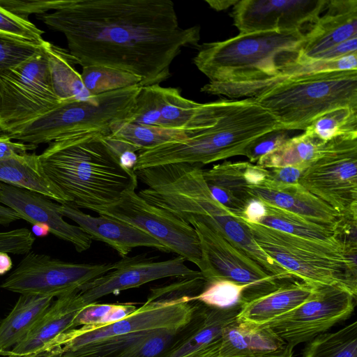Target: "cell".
Masks as SVG:
<instances>
[{
	"label": "cell",
	"instance_id": "cell-20",
	"mask_svg": "<svg viewBox=\"0 0 357 357\" xmlns=\"http://www.w3.org/2000/svg\"><path fill=\"white\" fill-rule=\"evenodd\" d=\"M82 307L78 301L77 289L59 296L26 336L2 356L36 357L58 336L70 330L74 318Z\"/></svg>",
	"mask_w": 357,
	"mask_h": 357
},
{
	"label": "cell",
	"instance_id": "cell-37",
	"mask_svg": "<svg viewBox=\"0 0 357 357\" xmlns=\"http://www.w3.org/2000/svg\"><path fill=\"white\" fill-rule=\"evenodd\" d=\"M47 43L0 35V73L36 55Z\"/></svg>",
	"mask_w": 357,
	"mask_h": 357
},
{
	"label": "cell",
	"instance_id": "cell-13",
	"mask_svg": "<svg viewBox=\"0 0 357 357\" xmlns=\"http://www.w3.org/2000/svg\"><path fill=\"white\" fill-rule=\"evenodd\" d=\"M191 225L199 237L208 266L206 282L227 280L247 286L241 303L270 293L283 283L213 228L198 221Z\"/></svg>",
	"mask_w": 357,
	"mask_h": 357
},
{
	"label": "cell",
	"instance_id": "cell-34",
	"mask_svg": "<svg viewBox=\"0 0 357 357\" xmlns=\"http://www.w3.org/2000/svg\"><path fill=\"white\" fill-rule=\"evenodd\" d=\"M249 162L225 161L203 170L208 185L223 188L238 199L248 204L252 199L248 193L249 185L245 181V172Z\"/></svg>",
	"mask_w": 357,
	"mask_h": 357
},
{
	"label": "cell",
	"instance_id": "cell-3",
	"mask_svg": "<svg viewBox=\"0 0 357 357\" xmlns=\"http://www.w3.org/2000/svg\"><path fill=\"white\" fill-rule=\"evenodd\" d=\"M91 132L50 143L38 155L40 166L65 204L91 210L117 202L124 191L137 186L134 172L124 170L103 140Z\"/></svg>",
	"mask_w": 357,
	"mask_h": 357
},
{
	"label": "cell",
	"instance_id": "cell-7",
	"mask_svg": "<svg viewBox=\"0 0 357 357\" xmlns=\"http://www.w3.org/2000/svg\"><path fill=\"white\" fill-rule=\"evenodd\" d=\"M142 87L136 85L87 100L61 102L43 115L3 135L10 139L37 146L85 132L110 134L114 123L128 117Z\"/></svg>",
	"mask_w": 357,
	"mask_h": 357
},
{
	"label": "cell",
	"instance_id": "cell-2",
	"mask_svg": "<svg viewBox=\"0 0 357 357\" xmlns=\"http://www.w3.org/2000/svg\"><path fill=\"white\" fill-rule=\"evenodd\" d=\"M305 40L303 31H264L203 43L192 60L209 79L201 91L230 99L255 98L282 82Z\"/></svg>",
	"mask_w": 357,
	"mask_h": 357
},
{
	"label": "cell",
	"instance_id": "cell-51",
	"mask_svg": "<svg viewBox=\"0 0 357 357\" xmlns=\"http://www.w3.org/2000/svg\"><path fill=\"white\" fill-rule=\"evenodd\" d=\"M32 231L36 236L39 237L46 236L49 233H50L48 227L42 224L33 225Z\"/></svg>",
	"mask_w": 357,
	"mask_h": 357
},
{
	"label": "cell",
	"instance_id": "cell-21",
	"mask_svg": "<svg viewBox=\"0 0 357 357\" xmlns=\"http://www.w3.org/2000/svg\"><path fill=\"white\" fill-rule=\"evenodd\" d=\"M252 199L288 211L322 226L336 229L340 214L299 182L271 188L249 186Z\"/></svg>",
	"mask_w": 357,
	"mask_h": 357
},
{
	"label": "cell",
	"instance_id": "cell-12",
	"mask_svg": "<svg viewBox=\"0 0 357 357\" xmlns=\"http://www.w3.org/2000/svg\"><path fill=\"white\" fill-rule=\"evenodd\" d=\"M356 298L333 286H317L306 301L290 312L262 324L269 326L294 348L326 333L347 319L355 309Z\"/></svg>",
	"mask_w": 357,
	"mask_h": 357
},
{
	"label": "cell",
	"instance_id": "cell-45",
	"mask_svg": "<svg viewBox=\"0 0 357 357\" xmlns=\"http://www.w3.org/2000/svg\"><path fill=\"white\" fill-rule=\"evenodd\" d=\"M265 213L264 203L259 199H252L247 204L241 215L237 217L250 222L259 224Z\"/></svg>",
	"mask_w": 357,
	"mask_h": 357
},
{
	"label": "cell",
	"instance_id": "cell-49",
	"mask_svg": "<svg viewBox=\"0 0 357 357\" xmlns=\"http://www.w3.org/2000/svg\"><path fill=\"white\" fill-rule=\"evenodd\" d=\"M238 0H206L205 2L208 4V6L217 10H225L229 8L231 6H234Z\"/></svg>",
	"mask_w": 357,
	"mask_h": 357
},
{
	"label": "cell",
	"instance_id": "cell-23",
	"mask_svg": "<svg viewBox=\"0 0 357 357\" xmlns=\"http://www.w3.org/2000/svg\"><path fill=\"white\" fill-rule=\"evenodd\" d=\"M317 287L297 280L283 282L270 293L241 303L236 321L255 324L266 323L306 301Z\"/></svg>",
	"mask_w": 357,
	"mask_h": 357
},
{
	"label": "cell",
	"instance_id": "cell-54",
	"mask_svg": "<svg viewBox=\"0 0 357 357\" xmlns=\"http://www.w3.org/2000/svg\"><path fill=\"white\" fill-rule=\"evenodd\" d=\"M287 357H293V355H290V356H287Z\"/></svg>",
	"mask_w": 357,
	"mask_h": 357
},
{
	"label": "cell",
	"instance_id": "cell-31",
	"mask_svg": "<svg viewBox=\"0 0 357 357\" xmlns=\"http://www.w3.org/2000/svg\"><path fill=\"white\" fill-rule=\"evenodd\" d=\"M192 134L166 128L121 121L112 126L109 135L126 141L142 150L169 142L185 140Z\"/></svg>",
	"mask_w": 357,
	"mask_h": 357
},
{
	"label": "cell",
	"instance_id": "cell-22",
	"mask_svg": "<svg viewBox=\"0 0 357 357\" xmlns=\"http://www.w3.org/2000/svg\"><path fill=\"white\" fill-rule=\"evenodd\" d=\"M286 342L265 324L235 321L221 337V357H263L282 354Z\"/></svg>",
	"mask_w": 357,
	"mask_h": 357
},
{
	"label": "cell",
	"instance_id": "cell-17",
	"mask_svg": "<svg viewBox=\"0 0 357 357\" xmlns=\"http://www.w3.org/2000/svg\"><path fill=\"white\" fill-rule=\"evenodd\" d=\"M155 108V126L194 133L211 126L219 114L222 98L199 103L184 98L178 89L149 86Z\"/></svg>",
	"mask_w": 357,
	"mask_h": 357
},
{
	"label": "cell",
	"instance_id": "cell-8",
	"mask_svg": "<svg viewBox=\"0 0 357 357\" xmlns=\"http://www.w3.org/2000/svg\"><path fill=\"white\" fill-rule=\"evenodd\" d=\"M47 42L29 59L0 73V132L8 133L47 112L61 101L50 77Z\"/></svg>",
	"mask_w": 357,
	"mask_h": 357
},
{
	"label": "cell",
	"instance_id": "cell-24",
	"mask_svg": "<svg viewBox=\"0 0 357 357\" xmlns=\"http://www.w3.org/2000/svg\"><path fill=\"white\" fill-rule=\"evenodd\" d=\"M0 182L41 194L60 204L63 196L44 173L36 153L17 154L0 161Z\"/></svg>",
	"mask_w": 357,
	"mask_h": 357
},
{
	"label": "cell",
	"instance_id": "cell-53",
	"mask_svg": "<svg viewBox=\"0 0 357 357\" xmlns=\"http://www.w3.org/2000/svg\"><path fill=\"white\" fill-rule=\"evenodd\" d=\"M36 357H50V356H47V355H45V354H39V355H38V356H36Z\"/></svg>",
	"mask_w": 357,
	"mask_h": 357
},
{
	"label": "cell",
	"instance_id": "cell-15",
	"mask_svg": "<svg viewBox=\"0 0 357 357\" xmlns=\"http://www.w3.org/2000/svg\"><path fill=\"white\" fill-rule=\"evenodd\" d=\"M328 0H238L230 13L239 33L303 31L314 23Z\"/></svg>",
	"mask_w": 357,
	"mask_h": 357
},
{
	"label": "cell",
	"instance_id": "cell-38",
	"mask_svg": "<svg viewBox=\"0 0 357 357\" xmlns=\"http://www.w3.org/2000/svg\"><path fill=\"white\" fill-rule=\"evenodd\" d=\"M43 33L29 20L21 18L0 6V35L31 42H43Z\"/></svg>",
	"mask_w": 357,
	"mask_h": 357
},
{
	"label": "cell",
	"instance_id": "cell-42",
	"mask_svg": "<svg viewBox=\"0 0 357 357\" xmlns=\"http://www.w3.org/2000/svg\"><path fill=\"white\" fill-rule=\"evenodd\" d=\"M267 178L260 185L271 188L278 185L298 183L305 169L296 166H286L268 169Z\"/></svg>",
	"mask_w": 357,
	"mask_h": 357
},
{
	"label": "cell",
	"instance_id": "cell-36",
	"mask_svg": "<svg viewBox=\"0 0 357 357\" xmlns=\"http://www.w3.org/2000/svg\"><path fill=\"white\" fill-rule=\"evenodd\" d=\"M247 286L227 280L206 282L204 289L193 300L218 309H227L241 304Z\"/></svg>",
	"mask_w": 357,
	"mask_h": 357
},
{
	"label": "cell",
	"instance_id": "cell-4",
	"mask_svg": "<svg viewBox=\"0 0 357 357\" xmlns=\"http://www.w3.org/2000/svg\"><path fill=\"white\" fill-rule=\"evenodd\" d=\"M284 130L254 98H222L215 123L182 141L169 142L138 151L134 169L172 163L203 166L237 155H245L259 138Z\"/></svg>",
	"mask_w": 357,
	"mask_h": 357
},
{
	"label": "cell",
	"instance_id": "cell-30",
	"mask_svg": "<svg viewBox=\"0 0 357 357\" xmlns=\"http://www.w3.org/2000/svg\"><path fill=\"white\" fill-rule=\"evenodd\" d=\"M303 357H357V321L307 342Z\"/></svg>",
	"mask_w": 357,
	"mask_h": 357
},
{
	"label": "cell",
	"instance_id": "cell-6",
	"mask_svg": "<svg viewBox=\"0 0 357 357\" xmlns=\"http://www.w3.org/2000/svg\"><path fill=\"white\" fill-rule=\"evenodd\" d=\"M241 220L258 246L296 279L315 286L337 287L356 298L357 265L347 259L339 241L299 237Z\"/></svg>",
	"mask_w": 357,
	"mask_h": 357
},
{
	"label": "cell",
	"instance_id": "cell-48",
	"mask_svg": "<svg viewBox=\"0 0 357 357\" xmlns=\"http://www.w3.org/2000/svg\"><path fill=\"white\" fill-rule=\"evenodd\" d=\"M21 219L20 215L14 210L0 204V225H7Z\"/></svg>",
	"mask_w": 357,
	"mask_h": 357
},
{
	"label": "cell",
	"instance_id": "cell-39",
	"mask_svg": "<svg viewBox=\"0 0 357 357\" xmlns=\"http://www.w3.org/2000/svg\"><path fill=\"white\" fill-rule=\"evenodd\" d=\"M70 0H0V6L23 19L29 20L31 14L43 15L50 10H57Z\"/></svg>",
	"mask_w": 357,
	"mask_h": 357
},
{
	"label": "cell",
	"instance_id": "cell-11",
	"mask_svg": "<svg viewBox=\"0 0 357 357\" xmlns=\"http://www.w3.org/2000/svg\"><path fill=\"white\" fill-rule=\"evenodd\" d=\"M112 269L113 263H73L29 252L0 287L20 294L59 297Z\"/></svg>",
	"mask_w": 357,
	"mask_h": 357
},
{
	"label": "cell",
	"instance_id": "cell-10",
	"mask_svg": "<svg viewBox=\"0 0 357 357\" xmlns=\"http://www.w3.org/2000/svg\"><path fill=\"white\" fill-rule=\"evenodd\" d=\"M298 182L341 216L357 217V138L333 139Z\"/></svg>",
	"mask_w": 357,
	"mask_h": 357
},
{
	"label": "cell",
	"instance_id": "cell-47",
	"mask_svg": "<svg viewBox=\"0 0 357 357\" xmlns=\"http://www.w3.org/2000/svg\"><path fill=\"white\" fill-rule=\"evenodd\" d=\"M220 340L206 348L183 357H221L219 354Z\"/></svg>",
	"mask_w": 357,
	"mask_h": 357
},
{
	"label": "cell",
	"instance_id": "cell-25",
	"mask_svg": "<svg viewBox=\"0 0 357 357\" xmlns=\"http://www.w3.org/2000/svg\"><path fill=\"white\" fill-rule=\"evenodd\" d=\"M50 296L21 294L0 323V355L14 347L53 303Z\"/></svg>",
	"mask_w": 357,
	"mask_h": 357
},
{
	"label": "cell",
	"instance_id": "cell-46",
	"mask_svg": "<svg viewBox=\"0 0 357 357\" xmlns=\"http://www.w3.org/2000/svg\"><path fill=\"white\" fill-rule=\"evenodd\" d=\"M138 152L134 151H126L119 158L120 166L126 171L134 172V169L137 162Z\"/></svg>",
	"mask_w": 357,
	"mask_h": 357
},
{
	"label": "cell",
	"instance_id": "cell-50",
	"mask_svg": "<svg viewBox=\"0 0 357 357\" xmlns=\"http://www.w3.org/2000/svg\"><path fill=\"white\" fill-rule=\"evenodd\" d=\"M13 268V261L8 253L0 252V275L8 273Z\"/></svg>",
	"mask_w": 357,
	"mask_h": 357
},
{
	"label": "cell",
	"instance_id": "cell-14",
	"mask_svg": "<svg viewBox=\"0 0 357 357\" xmlns=\"http://www.w3.org/2000/svg\"><path fill=\"white\" fill-rule=\"evenodd\" d=\"M180 256L162 261H155L139 255L126 257L113 263V269L84 284L77 289L80 305L96 302L103 296L140 287L146 283L166 278H191L202 275L190 268Z\"/></svg>",
	"mask_w": 357,
	"mask_h": 357
},
{
	"label": "cell",
	"instance_id": "cell-32",
	"mask_svg": "<svg viewBox=\"0 0 357 357\" xmlns=\"http://www.w3.org/2000/svg\"><path fill=\"white\" fill-rule=\"evenodd\" d=\"M303 132L324 142L337 137L357 138V109L342 108L326 114Z\"/></svg>",
	"mask_w": 357,
	"mask_h": 357
},
{
	"label": "cell",
	"instance_id": "cell-1",
	"mask_svg": "<svg viewBox=\"0 0 357 357\" xmlns=\"http://www.w3.org/2000/svg\"><path fill=\"white\" fill-rule=\"evenodd\" d=\"M38 17L64 35L75 63L129 73L142 86L167 79L182 48L200 39L199 26H179L171 0H70Z\"/></svg>",
	"mask_w": 357,
	"mask_h": 357
},
{
	"label": "cell",
	"instance_id": "cell-44",
	"mask_svg": "<svg viewBox=\"0 0 357 357\" xmlns=\"http://www.w3.org/2000/svg\"><path fill=\"white\" fill-rule=\"evenodd\" d=\"M37 146L22 142H13L5 135H0V161L6 160L17 154H24L35 149Z\"/></svg>",
	"mask_w": 357,
	"mask_h": 357
},
{
	"label": "cell",
	"instance_id": "cell-27",
	"mask_svg": "<svg viewBox=\"0 0 357 357\" xmlns=\"http://www.w3.org/2000/svg\"><path fill=\"white\" fill-rule=\"evenodd\" d=\"M332 140L324 142L303 132L262 156L257 165L266 169L296 166L305 169L326 153Z\"/></svg>",
	"mask_w": 357,
	"mask_h": 357
},
{
	"label": "cell",
	"instance_id": "cell-33",
	"mask_svg": "<svg viewBox=\"0 0 357 357\" xmlns=\"http://www.w3.org/2000/svg\"><path fill=\"white\" fill-rule=\"evenodd\" d=\"M80 76L84 86L93 96L141 85L139 77L109 67H83Z\"/></svg>",
	"mask_w": 357,
	"mask_h": 357
},
{
	"label": "cell",
	"instance_id": "cell-18",
	"mask_svg": "<svg viewBox=\"0 0 357 357\" xmlns=\"http://www.w3.org/2000/svg\"><path fill=\"white\" fill-rule=\"evenodd\" d=\"M357 37V0H328L324 11L305 33L298 60L317 54Z\"/></svg>",
	"mask_w": 357,
	"mask_h": 357
},
{
	"label": "cell",
	"instance_id": "cell-35",
	"mask_svg": "<svg viewBox=\"0 0 357 357\" xmlns=\"http://www.w3.org/2000/svg\"><path fill=\"white\" fill-rule=\"evenodd\" d=\"M137 310L132 303H90L82 307L76 314L70 330L81 326L97 328L119 321L131 314Z\"/></svg>",
	"mask_w": 357,
	"mask_h": 357
},
{
	"label": "cell",
	"instance_id": "cell-40",
	"mask_svg": "<svg viewBox=\"0 0 357 357\" xmlns=\"http://www.w3.org/2000/svg\"><path fill=\"white\" fill-rule=\"evenodd\" d=\"M35 237L27 228L0 231V252L26 255L31 252Z\"/></svg>",
	"mask_w": 357,
	"mask_h": 357
},
{
	"label": "cell",
	"instance_id": "cell-43",
	"mask_svg": "<svg viewBox=\"0 0 357 357\" xmlns=\"http://www.w3.org/2000/svg\"><path fill=\"white\" fill-rule=\"evenodd\" d=\"M356 52H357V37L349 39L321 52L311 60H333Z\"/></svg>",
	"mask_w": 357,
	"mask_h": 357
},
{
	"label": "cell",
	"instance_id": "cell-16",
	"mask_svg": "<svg viewBox=\"0 0 357 357\" xmlns=\"http://www.w3.org/2000/svg\"><path fill=\"white\" fill-rule=\"evenodd\" d=\"M0 204L32 225H46L50 233L71 243L79 252L89 250L92 244L93 240L79 226L64 220L60 204L41 194L0 182Z\"/></svg>",
	"mask_w": 357,
	"mask_h": 357
},
{
	"label": "cell",
	"instance_id": "cell-28",
	"mask_svg": "<svg viewBox=\"0 0 357 357\" xmlns=\"http://www.w3.org/2000/svg\"><path fill=\"white\" fill-rule=\"evenodd\" d=\"M49 68L53 91L61 102L87 100L94 96L85 88L73 67L69 52L49 43Z\"/></svg>",
	"mask_w": 357,
	"mask_h": 357
},
{
	"label": "cell",
	"instance_id": "cell-19",
	"mask_svg": "<svg viewBox=\"0 0 357 357\" xmlns=\"http://www.w3.org/2000/svg\"><path fill=\"white\" fill-rule=\"evenodd\" d=\"M59 212L63 217L75 222L92 240L109 245L122 258L128 257L132 250L137 247L169 252L155 238L117 219L101 215L92 216L67 204H61Z\"/></svg>",
	"mask_w": 357,
	"mask_h": 357
},
{
	"label": "cell",
	"instance_id": "cell-5",
	"mask_svg": "<svg viewBox=\"0 0 357 357\" xmlns=\"http://www.w3.org/2000/svg\"><path fill=\"white\" fill-rule=\"evenodd\" d=\"M255 100L286 130H305L323 115L357 109V70L326 71L288 77Z\"/></svg>",
	"mask_w": 357,
	"mask_h": 357
},
{
	"label": "cell",
	"instance_id": "cell-9",
	"mask_svg": "<svg viewBox=\"0 0 357 357\" xmlns=\"http://www.w3.org/2000/svg\"><path fill=\"white\" fill-rule=\"evenodd\" d=\"M132 186L110 205L91 211L117 219L149 235L185 261L195 264L204 277L208 272L195 229L169 212L147 202Z\"/></svg>",
	"mask_w": 357,
	"mask_h": 357
},
{
	"label": "cell",
	"instance_id": "cell-26",
	"mask_svg": "<svg viewBox=\"0 0 357 357\" xmlns=\"http://www.w3.org/2000/svg\"><path fill=\"white\" fill-rule=\"evenodd\" d=\"M241 304L218 309L202 304L197 325L166 357H183L206 348L221 340L225 328L236 320Z\"/></svg>",
	"mask_w": 357,
	"mask_h": 357
},
{
	"label": "cell",
	"instance_id": "cell-41",
	"mask_svg": "<svg viewBox=\"0 0 357 357\" xmlns=\"http://www.w3.org/2000/svg\"><path fill=\"white\" fill-rule=\"evenodd\" d=\"M289 138L286 130L268 133L251 144L244 156L248 158L250 162H257L262 156L282 145Z\"/></svg>",
	"mask_w": 357,
	"mask_h": 357
},
{
	"label": "cell",
	"instance_id": "cell-29",
	"mask_svg": "<svg viewBox=\"0 0 357 357\" xmlns=\"http://www.w3.org/2000/svg\"><path fill=\"white\" fill-rule=\"evenodd\" d=\"M263 203L266 213L259 225L299 237L328 242L338 241L335 230L288 211Z\"/></svg>",
	"mask_w": 357,
	"mask_h": 357
},
{
	"label": "cell",
	"instance_id": "cell-52",
	"mask_svg": "<svg viewBox=\"0 0 357 357\" xmlns=\"http://www.w3.org/2000/svg\"><path fill=\"white\" fill-rule=\"evenodd\" d=\"M290 355H293V350L287 347L285 351L282 354L263 357H287Z\"/></svg>",
	"mask_w": 357,
	"mask_h": 357
}]
</instances>
